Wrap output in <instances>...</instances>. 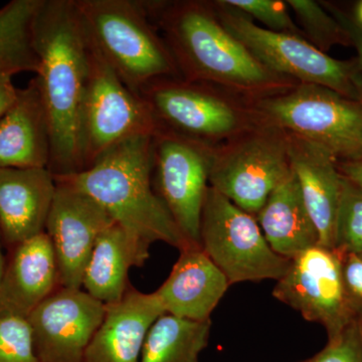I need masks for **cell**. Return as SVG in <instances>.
I'll use <instances>...</instances> for the list:
<instances>
[{
  "instance_id": "1",
  "label": "cell",
  "mask_w": 362,
  "mask_h": 362,
  "mask_svg": "<svg viewBox=\"0 0 362 362\" xmlns=\"http://www.w3.org/2000/svg\"><path fill=\"white\" fill-rule=\"evenodd\" d=\"M37 80L51 131L54 176L84 170L83 106L90 75V42L75 0H42L32 23Z\"/></svg>"
},
{
  "instance_id": "2",
  "label": "cell",
  "mask_w": 362,
  "mask_h": 362,
  "mask_svg": "<svg viewBox=\"0 0 362 362\" xmlns=\"http://www.w3.org/2000/svg\"><path fill=\"white\" fill-rule=\"evenodd\" d=\"M180 76L223 88L246 102L284 93L299 84L268 70L218 21L211 2L144 1Z\"/></svg>"
},
{
  "instance_id": "3",
  "label": "cell",
  "mask_w": 362,
  "mask_h": 362,
  "mask_svg": "<svg viewBox=\"0 0 362 362\" xmlns=\"http://www.w3.org/2000/svg\"><path fill=\"white\" fill-rule=\"evenodd\" d=\"M152 168L153 136H138L116 145L82 173L54 177L90 195L143 244L163 242L180 251L192 247L156 194Z\"/></svg>"
},
{
  "instance_id": "4",
  "label": "cell",
  "mask_w": 362,
  "mask_h": 362,
  "mask_svg": "<svg viewBox=\"0 0 362 362\" xmlns=\"http://www.w3.org/2000/svg\"><path fill=\"white\" fill-rule=\"evenodd\" d=\"M92 44L124 84L139 95L157 78H180L144 0H75Z\"/></svg>"
},
{
  "instance_id": "5",
  "label": "cell",
  "mask_w": 362,
  "mask_h": 362,
  "mask_svg": "<svg viewBox=\"0 0 362 362\" xmlns=\"http://www.w3.org/2000/svg\"><path fill=\"white\" fill-rule=\"evenodd\" d=\"M254 118L315 144L337 162L362 158V101L312 84L247 102Z\"/></svg>"
},
{
  "instance_id": "6",
  "label": "cell",
  "mask_w": 362,
  "mask_h": 362,
  "mask_svg": "<svg viewBox=\"0 0 362 362\" xmlns=\"http://www.w3.org/2000/svg\"><path fill=\"white\" fill-rule=\"evenodd\" d=\"M211 6L223 28L268 70L299 84L322 86L361 101L362 80L354 63L331 58L299 35L266 30L225 0Z\"/></svg>"
},
{
  "instance_id": "7",
  "label": "cell",
  "mask_w": 362,
  "mask_h": 362,
  "mask_svg": "<svg viewBox=\"0 0 362 362\" xmlns=\"http://www.w3.org/2000/svg\"><path fill=\"white\" fill-rule=\"evenodd\" d=\"M291 169L287 134L256 120L214 147L209 187L256 216Z\"/></svg>"
},
{
  "instance_id": "8",
  "label": "cell",
  "mask_w": 362,
  "mask_h": 362,
  "mask_svg": "<svg viewBox=\"0 0 362 362\" xmlns=\"http://www.w3.org/2000/svg\"><path fill=\"white\" fill-rule=\"evenodd\" d=\"M160 129L218 146L256 122L247 102L228 99L214 86L181 78H157L139 93Z\"/></svg>"
},
{
  "instance_id": "9",
  "label": "cell",
  "mask_w": 362,
  "mask_h": 362,
  "mask_svg": "<svg viewBox=\"0 0 362 362\" xmlns=\"http://www.w3.org/2000/svg\"><path fill=\"white\" fill-rule=\"evenodd\" d=\"M199 246L230 285L278 281L290 264L272 250L256 216L211 187L202 209Z\"/></svg>"
},
{
  "instance_id": "10",
  "label": "cell",
  "mask_w": 362,
  "mask_h": 362,
  "mask_svg": "<svg viewBox=\"0 0 362 362\" xmlns=\"http://www.w3.org/2000/svg\"><path fill=\"white\" fill-rule=\"evenodd\" d=\"M89 42L90 75L82 115L84 170L116 145L160 130L146 102L124 84Z\"/></svg>"
},
{
  "instance_id": "11",
  "label": "cell",
  "mask_w": 362,
  "mask_h": 362,
  "mask_svg": "<svg viewBox=\"0 0 362 362\" xmlns=\"http://www.w3.org/2000/svg\"><path fill=\"white\" fill-rule=\"evenodd\" d=\"M216 146L160 129L153 136L152 185L192 246H199L202 209Z\"/></svg>"
},
{
  "instance_id": "12",
  "label": "cell",
  "mask_w": 362,
  "mask_h": 362,
  "mask_svg": "<svg viewBox=\"0 0 362 362\" xmlns=\"http://www.w3.org/2000/svg\"><path fill=\"white\" fill-rule=\"evenodd\" d=\"M342 252L318 245L290 259L289 267L273 289V296L320 324L328 339L337 337L356 320L342 279Z\"/></svg>"
},
{
  "instance_id": "13",
  "label": "cell",
  "mask_w": 362,
  "mask_h": 362,
  "mask_svg": "<svg viewBox=\"0 0 362 362\" xmlns=\"http://www.w3.org/2000/svg\"><path fill=\"white\" fill-rule=\"evenodd\" d=\"M106 305L82 289L61 287L28 317L40 362H82Z\"/></svg>"
},
{
  "instance_id": "14",
  "label": "cell",
  "mask_w": 362,
  "mask_h": 362,
  "mask_svg": "<svg viewBox=\"0 0 362 362\" xmlns=\"http://www.w3.org/2000/svg\"><path fill=\"white\" fill-rule=\"evenodd\" d=\"M56 183L45 232L52 240L61 287L81 289L98 235L115 221L90 195Z\"/></svg>"
},
{
  "instance_id": "15",
  "label": "cell",
  "mask_w": 362,
  "mask_h": 362,
  "mask_svg": "<svg viewBox=\"0 0 362 362\" xmlns=\"http://www.w3.org/2000/svg\"><path fill=\"white\" fill-rule=\"evenodd\" d=\"M163 314L156 293L146 294L130 285L120 301L106 305L82 362H140L147 333Z\"/></svg>"
},
{
  "instance_id": "16",
  "label": "cell",
  "mask_w": 362,
  "mask_h": 362,
  "mask_svg": "<svg viewBox=\"0 0 362 362\" xmlns=\"http://www.w3.org/2000/svg\"><path fill=\"white\" fill-rule=\"evenodd\" d=\"M56 188L47 168H0V233L9 250L45 233Z\"/></svg>"
},
{
  "instance_id": "17",
  "label": "cell",
  "mask_w": 362,
  "mask_h": 362,
  "mask_svg": "<svg viewBox=\"0 0 362 362\" xmlns=\"http://www.w3.org/2000/svg\"><path fill=\"white\" fill-rule=\"evenodd\" d=\"M9 251L0 285V316L28 319L37 306L61 288L52 240L45 232Z\"/></svg>"
},
{
  "instance_id": "18",
  "label": "cell",
  "mask_w": 362,
  "mask_h": 362,
  "mask_svg": "<svg viewBox=\"0 0 362 362\" xmlns=\"http://www.w3.org/2000/svg\"><path fill=\"white\" fill-rule=\"evenodd\" d=\"M156 294L165 313L194 321L211 319L230 284L201 247L181 250Z\"/></svg>"
},
{
  "instance_id": "19",
  "label": "cell",
  "mask_w": 362,
  "mask_h": 362,
  "mask_svg": "<svg viewBox=\"0 0 362 362\" xmlns=\"http://www.w3.org/2000/svg\"><path fill=\"white\" fill-rule=\"evenodd\" d=\"M287 137L291 168L318 230L319 245L334 249L343 180L338 162L315 144L295 136Z\"/></svg>"
},
{
  "instance_id": "20",
  "label": "cell",
  "mask_w": 362,
  "mask_h": 362,
  "mask_svg": "<svg viewBox=\"0 0 362 362\" xmlns=\"http://www.w3.org/2000/svg\"><path fill=\"white\" fill-rule=\"evenodd\" d=\"M51 151L49 120L33 78L0 119V168L49 169Z\"/></svg>"
},
{
  "instance_id": "21",
  "label": "cell",
  "mask_w": 362,
  "mask_h": 362,
  "mask_svg": "<svg viewBox=\"0 0 362 362\" xmlns=\"http://www.w3.org/2000/svg\"><path fill=\"white\" fill-rule=\"evenodd\" d=\"M149 249L123 226L112 223L98 235L82 287L105 305L120 301L131 285L130 269L146 263Z\"/></svg>"
},
{
  "instance_id": "22",
  "label": "cell",
  "mask_w": 362,
  "mask_h": 362,
  "mask_svg": "<svg viewBox=\"0 0 362 362\" xmlns=\"http://www.w3.org/2000/svg\"><path fill=\"white\" fill-rule=\"evenodd\" d=\"M256 220L272 250L286 259L319 245L318 230L292 169L272 192Z\"/></svg>"
},
{
  "instance_id": "23",
  "label": "cell",
  "mask_w": 362,
  "mask_h": 362,
  "mask_svg": "<svg viewBox=\"0 0 362 362\" xmlns=\"http://www.w3.org/2000/svg\"><path fill=\"white\" fill-rule=\"evenodd\" d=\"M211 331V319L194 321L163 314L147 333L140 362H199Z\"/></svg>"
},
{
  "instance_id": "24",
  "label": "cell",
  "mask_w": 362,
  "mask_h": 362,
  "mask_svg": "<svg viewBox=\"0 0 362 362\" xmlns=\"http://www.w3.org/2000/svg\"><path fill=\"white\" fill-rule=\"evenodd\" d=\"M42 0H13L0 8V68L37 73L32 23Z\"/></svg>"
},
{
  "instance_id": "25",
  "label": "cell",
  "mask_w": 362,
  "mask_h": 362,
  "mask_svg": "<svg viewBox=\"0 0 362 362\" xmlns=\"http://www.w3.org/2000/svg\"><path fill=\"white\" fill-rule=\"evenodd\" d=\"M286 4L296 16L304 37L321 52L326 54L332 45L352 42L349 30L333 20L316 1L287 0Z\"/></svg>"
},
{
  "instance_id": "26",
  "label": "cell",
  "mask_w": 362,
  "mask_h": 362,
  "mask_svg": "<svg viewBox=\"0 0 362 362\" xmlns=\"http://www.w3.org/2000/svg\"><path fill=\"white\" fill-rule=\"evenodd\" d=\"M342 177V192L335 228L334 249L342 254H361L362 187L343 175Z\"/></svg>"
},
{
  "instance_id": "27",
  "label": "cell",
  "mask_w": 362,
  "mask_h": 362,
  "mask_svg": "<svg viewBox=\"0 0 362 362\" xmlns=\"http://www.w3.org/2000/svg\"><path fill=\"white\" fill-rule=\"evenodd\" d=\"M0 362H40L28 319L0 316Z\"/></svg>"
},
{
  "instance_id": "28",
  "label": "cell",
  "mask_w": 362,
  "mask_h": 362,
  "mask_svg": "<svg viewBox=\"0 0 362 362\" xmlns=\"http://www.w3.org/2000/svg\"><path fill=\"white\" fill-rule=\"evenodd\" d=\"M226 4L259 21L271 32L304 37L301 28L292 20L289 6L281 0H225ZM305 39V37H304Z\"/></svg>"
},
{
  "instance_id": "29",
  "label": "cell",
  "mask_w": 362,
  "mask_h": 362,
  "mask_svg": "<svg viewBox=\"0 0 362 362\" xmlns=\"http://www.w3.org/2000/svg\"><path fill=\"white\" fill-rule=\"evenodd\" d=\"M299 362H362V326L361 319L350 322L322 350L310 358Z\"/></svg>"
},
{
  "instance_id": "30",
  "label": "cell",
  "mask_w": 362,
  "mask_h": 362,
  "mask_svg": "<svg viewBox=\"0 0 362 362\" xmlns=\"http://www.w3.org/2000/svg\"><path fill=\"white\" fill-rule=\"evenodd\" d=\"M342 279L350 309L356 319H362V257L349 252L342 256Z\"/></svg>"
},
{
  "instance_id": "31",
  "label": "cell",
  "mask_w": 362,
  "mask_h": 362,
  "mask_svg": "<svg viewBox=\"0 0 362 362\" xmlns=\"http://www.w3.org/2000/svg\"><path fill=\"white\" fill-rule=\"evenodd\" d=\"M14 75L16 73L13 71L0 68V119L6 115L18 99L20 89L13 85Z\"/></svg>"
},
{
  "instance_id": "32",
  "label": "cell",
  "mask_w": 362,
  "mask_h": 362,
  "mask_svg": "<svg viewBox=\"0 0 362 362\" xmlns=\"http://www.w3.org/2000/svg\"><path fill=\"white\" fill-rule=\"evenodd\" d=\"M340 173L347 180L362 187V158L357 160L338 162Z\"/></svg>"
},
{
  "instance_id": "33",
  "label": "cell",
  "mask_w": 362,
  "mask_h": 362,
  "mask_svg": "<svg viewBox=\"0 0 362 362\" xmlns=\"http://www.w3.org/2000/svg\"><path fill=\"white\" fill-rule=\"evenodd\" d=\"M352 42L356 44L357 52H358L359 65L362 68V35L361 33H350Z\"/></svg>"
},
{
  "instance_id": "34",
  "label": "cell",
  "mask_w": 362,
  "mask_h": 362,
  "mask_svg": "<svg viewBox=\"0 0 362 362\" xmlns=\"http://www.w3.org/2000/svg\"><path fill=\"white\" fill-rule=\"evenodd\" d=\"M1 233H0V285H1L2 278H4V270H6V259H4V255L1 252Z\"/></svg>"
},
{
  "instance_id": "35",
  "label": "cell",
  "mask_w": 362,
  "mask_h": 362,
  "mask_svg": "<svg viewBox=\"0 0 362 362\" xmlns=\"http://www.w3.org/2000/svg\"><path fill=\"white\" fill-rule=\"evenodd\" d=\"M357 18L362 25V2L359 4L358 8H357Z\"/></svg>"
},
{
  "instance_id": "36",
  "label": "cell",
  "mask_w": 362,
  "mask_h": 362,
  "mask_svg": "<svg viewBox=\"0 0 362 362\" xmlns=\"http://www.w3.org/2000/svg\"><path fill=\"white\" fill-rule=\"evenodd\" d=\"M361 326H362V319H361Z\"/></svg>"
},
{
  "instance_id": "37",
  "label": "cell",
  "mask_w": 362,
  "mask_h": 362,
  "mask_svg": "<svg viewBox=\"0 0 362 362\" xmlns=\"http://www.w3.org/2000/svg\"><path fill=\"white\" fill-rule=\"evenodd\" d=\"M361 101H362V94H361Z\"/></svg>"
},
{
  "instance_id": "38",
  "label": "cell",
  "mask_w": 362,
  "mask_h": 362,
  "mask_svg": "<svg viewBox=\"0 0 362 362\" xmlns=\"http://www.w3.org/2000/svg\"><path fill=\"white\" fill-rule=\"evenodd\" d=\"M359 255H361V256L362 257V252H361V254H359Z\"/></svg>"
}]
</instances>
